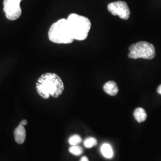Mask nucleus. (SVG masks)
<instances>
[{
    "instance_id": "obj_8",
    "label": "nucleus",
    "mask_w": 161,
    "mask_h": 161,
    "mask_svg": "<svg viewBox=\"0 0 161 161\" xmlns=\"http://www.w3.org/2000/svg\"><path fill=\"white\" fill-rule=\"evenodd\" d=\"M103 90L104 92L111 96H115L119 92L118 85L114 80H109L105 83Z\"/></svg>"
},
{
    "instance_id": "obj_13",
    "label": "nucleus",
    "mask_w": 161,
    "mask_h": 161,
    "mask_svg": "<svg viewBox=\"0 0 161 161\" xmlns=\"http://www.w3.org/2000/svg\"><path fill=\"white\" fill-rule=\"evenodd\" d=\"M81 142H82V138L80 137V136L77 135V134L72 136L68 140L69 144H70L71 146L78 145V144H80Z\"/></svg>"
},
{
    "instance_id": "obj_11",
    "label": "nucleus",
    "mask_w": 161,
    "mask_h": 161,
    "mask_svg": "<svg viewBox=\"0 0 161 161\" xmlns=\"http://www.w3.org/2000/svg\"><path fill=\"white\" fill-rule=\"evenodd\" d=\"M97 144V140L94 137H88L86 139L85 141L84 142V146L88 149L93 147Z\"/></svg>"
},
{
    "instance_id": "obj_14",
    "label": "nucleus",
    "mask_w": 161,
    "mask_h": 161,
    "mask_svg": "<svg viewBox=\"0 0 161 161\" xmlns=\"http://www.w3.org/2000/svg\"><path fill=\"white\" fill-rule=\"evenodd\" d=\"M21 125H22L23 126H25V125H27V124H28V121H26V119H23L22 121L20 122V123Z\"/></svg>"
},
{
    "instance_id": "obj_2",
    "label": "nucleus",
    "mask_w": 161,
    "mask_h": 161,
    "mask_svg": "<svg viewBox=\"0 0 161 161\" xmlns=\"http://www.w3.org/2000/svg\"><path fill=\"white\" fill-rule=\"evenodd\" d=\"M69 29L74 40L84 41L88 37L92 23L87 17L72 13L67 19Z\"/></svg>"
},
{
    "instance_id": "obj_6",
    "label": "nucleus",
    "mask_w": 161,
    "mask_h": 161,
    "mask_svg": "<svg viewBox=\"0 0 161 161\" xmlns=\"http://www.w3.org/2000/svg\"><path fill=\"white\" fill-rule=\"evenodd\" d=\"M108 11L114 16H118L122 19L127 20L130 16V10L127 3L118 1L111 3L108 6Z\"/></svg>"
},
{
    "instance_id": "obj_9",
    "label": "nucleus",
    "mask_w": 161,
    "mask_h": 161,
    "mask_svg": "<svg viewBox=\"0 0 161 161\" xmlns=\"http://www.w3.org/2000/svg\"><path fill=\"white\" fill-rule=\"evenodd\" d=\"M134 116L136 121L139 123H141L146 120L147 115L144 109L142 108H137L134 111Z\"/></svg>"
},
{
    "instance_id": "obj_15",
    "label": "nucleus",
    "mask_w": 161,
    "mask_h": 161,
    "mask_svg": "<svg viewBox=\"0 0 161 161\" xmlns=\"http://www.w3.org/2000/svg\"><path fill=\"white\" fill-rule=\"evenodd\" d=\"M80 161H89V160H88V158L86 156H83V157L81 158Z\"/></svg>"
},
{
    "instance_id": "obj_4",
    "label": "nucleus",
    "mask_w": 161,
    "mask_h": 161,
    "mask_svg": "<svg viewBox=\"0 0 161 161\" xmlns=\"http://www.w3.org/2000/svg\"><path fill=\"white\" fill-rule=\"evenodd\" d=\"M156 56L154 46L146 41H140L129 47L128 58L133 59L144 58L151 60Z\"/></svg>"
},
{
    "instance_id": "obj_10",
    "label": "nucleus",
    "mask_w": 161,
    "mask_h": 161,
    "mask_svg": "<svg viewBox=\"0 0 161 161\" xmlns=\"http://www.w3.org/2000/svg\"><path fill=\"white\" fill-rule=\"evenodd\" d=\"M101 152L104 158L111 159L114 156V151L110 144L104 143L101 147Z\"/></svg>"
},
{
    "instance_id": "obj_1",
    "label": "nucleus",
    "mask_w": 161,
    "mask_h": 161,
    "mask_svg": "<svg viewBox=\"0 0 161 161\" xmlns=\"http://www.w3.org/2000/svg\"><path fill=\"white\" fill-rule=\"evenodd\" d=\"M36 88L41 97L48 99L50 96L54 98L59 97L64 92V86L59 76L53 73H46L39 78Z\"/></svg>"
},
{
    "instance_id": "obj_3",
    "label": "nucleus",
    "mask_w": 161,
    "mask_h": 161,
    "mask_svg": "<svg viewBox=\"0 0 161 161\" xmlns=\"http://www.w3.org/2000/svg\"><path fill=\"white\" fill-rule=\"evenodd\" d=\"M48 38L56 44H70L73 38L69 29L67 19H61L50 26L48 31Z\"/></svg>"
},
{
    "instance_id": "obj_5",
    "label": "nucleus",
    "mask_w": 161,
    "mask_h": 161,
    "mask_svg": "<svg viewBox=\"0 0 161 161\" xmlns=\"http://www.w3.org/2000/svg\"><path fill=\"white\" fill-rule=\"evenodd\" d=\"M22 0H4L3 10L6 17L10 20H16L20 17L22 9L20 4Z\"/></svg>"
},
{
    "instance_id": "obj_7",
    "label": "nucleus",
    "mask_w": 161,
    "mask_h": 161,
    "mask_svg": "<svg viewBox=\"0 0 161 161\" xmlns=\"http://www.w3.org/2000/svg\"><path fill=\"white\" fill-rule=\"evenodd\" d=\"M14 139L16 143L18 144H23L26 139V130L25 127L20 124L19 125V126L16 128L14 131Z\"/></svg>"
},
{
    "instance_id": "obj_12",
    "label": "nucleus",
    "mask_w": 161,
    "mask_h": 161,
    "mask_svg": "<svg viewBox=\"0 0 161 161\" xmlns=\"http://www.w3.org/2000/svg\"><path fill=\"white\" fill-rule=\"evenodd\" d=\"M69 152L70 153H72V155L75 156H80L83 153L84 150L83 149L79 146H72V147H70L69 148Z\"/></svg>"
},
{
    "instance_id": "obj_16",
    "label": "nucleus",
    "mask_w": 161,
    "mask_h": 161,
    "mask_svg": "<svg viewBox=\"0 0 161 161\" xmlns=\"http://www.w3.org/2000/svg\"><path fill=\"white\" fill-rule=\"evenodd\" d=\"M157 92L161 94V84L159 86H158V88L157 89Z\"/></svg>"
}]
</instances>
